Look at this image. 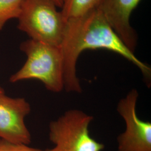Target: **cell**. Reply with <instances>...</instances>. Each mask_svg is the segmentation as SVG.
<instances>
[{"label": "cell", "mask_w": 151, "mask_h": 151, "mask_svg": "<svg viewBox=\"0 0 151 151\" xmlns=\"http://www.w3.org/2000/svg\"><path fill=\"white\" fill-rule=\"evenodd\" d=\"M60 47L63 59V82L66 91H82L76 73V65L81 53L88 49H106L119 54L136 65L147 81L151 78V68L127 47L97 9L67 20Z\"/></svg>", "instance_id": "obj_1"}, {"label": "cell", "mask_w": 151, "mask_h": 151, "mask_svg": "<svg viewBox=\"0 0 151 151\" xmlns=\"http://www.w3.org/2000/svg\"><path fill=\"white\" fill-rule=\"evenodd\" d=\"M20 49L27 58L22 68L10 77L11 82L35 79L50 91L60 92L64 89L63 59L60 46L30 39L23 42Z\"/></svg>", "instance_id": "obj_2"}, {"label": "cell", "mask_w": 151, "mask_h": 151, "mask_svg": "<svg viewBox=\"0 0 151 151\" xmlns=\"http://www.w3.org/2000/svg\"><path fill=\"white\" fill-rule=\"evenodd\" d=\"M17 28L31 39L60 46L67 20L51 0H23Z\"/></svg>", "instance_id": "obj_3"}, {"label": "cell", "mask_w": 151, "mask_h": 151, "mask_svg": "<svg viewBox=\"0 0 151 151\" xmlns=\"http://www.w3.org/2000/svg\"><path fill=\"white\" fill-rule=\"evenodd\" d=\"M93 116L70 110L50 123L49 139L54 147L47 151H101L105 146L92 138L88 127Z\"/></svg>", "instance_id": "obj_4"}, {"label": "cell", "mask_w": 151, "mask_h": 151, "mask_svg": "<svg viewBox=\"0 0 151 151\" xmlns=\"http://www.w3.org/2000/svg\"><path fill=\"white\" fill-rule=\"evenodd\" d=\"M138 96L137 90L133 89L118 104V111L126 127L124 133L118 137V151H151V123L137 116Z\"/></svg>", "instance_id": "obj_5"}, {"label": "cell", "mask_w": 151, "mask_h": 151, "mask_svg": "<svg viewBox=\"0 0 151 151\" xmlns=\"http://www.w3.org/2000/svg\"><path fill=\"white\" fill-rule=\"evenodd\" d=\"M30 110V105L25 99L0 94V139L29 145L31 135L25 118Z\"/></svg>", "instance_id": "obj_6"}, {"label": "cell", "mask_w": 151, "mask_h": 151, "mask_svg": "<svg viewBox=\"0 0 151 151\" xmlns=\"http://www.w3.org/2000/svg\"><path fill=\"white\" fill-rule=\"evenodd\" d=\"M141 0H101L97 9L127 47L134 53L138 37L130 24L133 11Z\"/></svg>", "instance_id": "obj_7"}, {"label": "cell", "mask_w": 151, "mask_h": 151, "mask_svg": "<svg viewBox=\"0 0 151 151\" xmlns=\"http://www.w3.org/2000/svg\"><path fill=\"white\" fill-rule=\"evenodd\" d=\"M101 0H65L61 12L67 20L83 16L97 9Z\"/></svg>", "instance_id": "obj_8"}, {"label": "cell", "mask_w": 151, "mask_h": 151, "mask_svg": "<svg viewBox=\"0 0 151 151\" xmlns=\"http://www.w3.org/2000/svg\"><path fill=\"white\" fill-rule=\"evenodd\" d=\"M23 0H0V30L6 23L19 15Z\"/></svg>", "instance_id": "obj_9"}, {"label": "cell", "mask_w": 151, "mask_h": 151, "mask_svg": "<svg viewBox=\"0 0 151 151\" xmlns=\"http://www.w3.org/2000/svg\"><path fill=\"white\" fill-rule=\"evenodd\" d=\"M0 151H47L29 147L27 145L16 144L0 139Z\"/></svg>", "instance_id": "obj_10"}, {"label": "cell", "mask_w": 151, "mask_h": 151, "mask_svg": "<svg viewBox=\"0 0 151 151\" xmlns=\"http://www.w3.org/2000/svg\"><path fill=\"white\" fill-rule=\"evenodd\" d=\"M51 1H52L54 2L57 7H60V9L62 8L65 1V0H51Z\"/></svg>", "instance_id": "obj_11"}, {"label": "cell", "mask_w": 151, "mask_h": 151, "mask_svg": "<svg viewBox=\"0 0 151 151\" xmlns=\"http://www.w3.org/2000/svg\"><path fill=\"white\" fill-rule=\"evenodd\" d=\"M5 93V92H4V89L1 87L0 86V94H2V93Z\"/></svg>", "instance_id": "obj_12"}]
</instances>
